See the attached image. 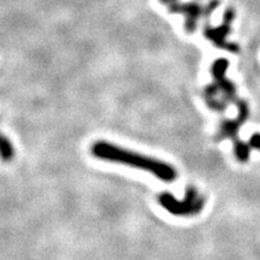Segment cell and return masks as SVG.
Returning a JSON list of instances; mask_svg holds the SVG:
<instances>
[{
  "mask_svg": "<svg viewBox=\"0 0 260 260\" xmlns=\"http://www.w3.org/2000/svg\"><path fill=\"white\" fill-rule=\"evenodd\" d=\"M92 153L94 157L103 159L107 161L121 162V164L129 165L132 168L146 170L158 177L159 180L165 182H172L176 180V170L167 162L158 160V159L146 157L139 153L123 149L118 146L105 141H98L92 146Z\"/></svg>",
  "mask_w": 260,
  "mask_h": 260,
  "instance_id": "cell-1",
  "label": "cell"
},
{
  "mask_svg": "<svg viewBox=\"0 0 260 260\" xmlns=\"http://www.w3.org/2000/svg\"><path fill=\"white\" fill-rule=\"evenodd\" d=\"M228 69V61L225 59H219L213 64L212 74L214 76V83L205 89V98L211 109L223 111L225 107L220 102V94L224 104L233 102L235 99V87L225 77V71Z\"/></svg>",
  "mask_w": 260,
  "mask_h": 260,
  "instance_id": "cell-2",
  "label": "cell"
},
{
  "mask_svg": "<svg viewBox=\"0 0 260 260\" xmlns=\"http://www.w3.org/2000/svg\"><path fill=\"white\" fill-rule=\"evenodd\" d=\"M159 203L175 216H193L200 213L205 206V199L195 188H188L183 200H177L170 193H161L159 195Z\"/></svg>",
  "mask_w": 260,
  "mask_h": 260,
  "instance_id": "cell-3",
  "label": "cell"
},
{
  "mask_svg": "<svg viewBox=\"0 0 260 260\" xmlns=\"http://www.w3.org/2000/svg\"><path fill=\"white\" fill-rule=\"evenodd\" d=\"M170 12L182 14L186 17V29L189 32H193L197 27L199 18L205 14L204 9L198 3H186V4H177L174 3L170 6Z\"/></svg>",
  "mask_w": 260,
  "mask_h": 260,
  "instance_id": "cell-4",
  "label": "cell"
},
{
  "mask_svg": "<svg viewBox=\"0 0 260 260\" xmlns=\"http://www.w3.org/2000/svg\"><path fill=\"white\" fill-rule=\"evenodd\" d=\"M249 109L245 102H239V113L233 121H225L220 126L219 138L220 139H236L237 133L243 123L248 119Z\"/></svg>",
  "mask_w": 260,
  "mask_h": 260,
  "instance_id": "cell-5",
  "label": "cell"
},
{
  "mask_svg": "<svg viewBox=\"0 0 260 260\" xmlns=\"http://www.w3.org/2000/svg\"><path fill=\"white\" fill-rule=\"evenodd\" d=\"M232 21H233V11L232 10H229V11L225 14V23L216 29L206 28V30H205V37L209 39V40L213 41L214 44L219 47H225V46L233 47V45L230 46V45H226L225 42H224V38H225L228 32H229V23Z\"/></svg>",
  "mask_w": 260,
  "mask_h": 260,
  "instance_id": "cell-6",
  "label": "cell"
},
{
  "mask_svg": "<svg viewBox=\"0 0 260 260\" xmlns=\"http://www.w3.org/2000/svg\"><path fill=\"white\" fill-rule=\"evenodd\" d=\"M15 157V148L12 146L11 141L4 136L0 134V158L4 161H11Z\"/></svg>",
  "mask_w": 260,
  "mask_h": 260,
  "instance_id": "cell-7",
  "label": "cell"
},
{
  "mask_svg": "<svg viewBox=\"0 0 260 260\" xmlns=\"http://www.w3.org/2000/svg\"><path fill=\"white\" fill-rule=\"evenodd\" d=\"M252 147L249 144H246V142L242 141H236L235 147H234V151H235V155L239 161H247L249 158V154H251Z\"/></svg>",
  "mask_w": 260,
  "mask_h": 260,
  "instance_id": "cell-8",
  "label": "cell"
},
{
  "mask_svg": "<svg viewBox=\"0 0 260 260\" xmlns=\"http://www.w3.org/2000/svg\"><path fill=\"white\" fill-rule=\"evenodd\" d=\"M248 144L252 148L259 149L260 151V133H255V134H253L251 136V139H249Z\"/></svg>",
  "mask_w": 260,
  "mask_h": 260,
  "instance_id": "cell-9",
  "label": "cell"
},
{
  "mask_svg": "<svg viewBox=\"0 0 260 260\" xmlns=\"http://www.w3.org/2000/svg\"><path fill=\"white\" fill-rule=\"evenodd\" d=\"M161 3H164V4H174V3H176L177 0H160Z\"/></svg>",
  "mask_w": 260,
  "mask_h": 260,
  "instance_id": "cell-10",
  "label": "cell"
}]
</instances>
